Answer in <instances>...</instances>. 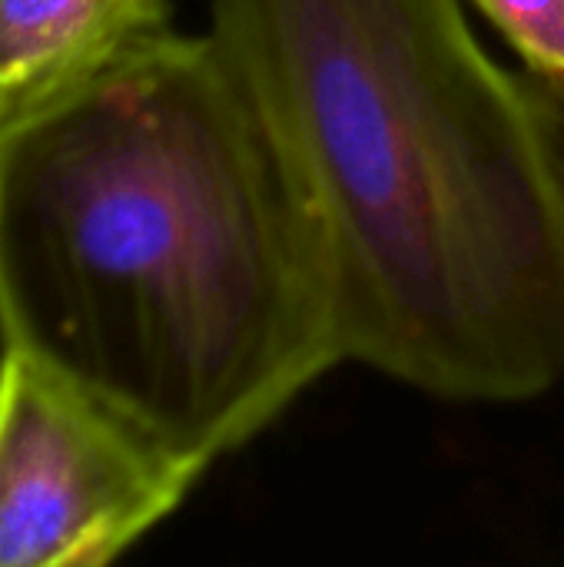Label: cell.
I'll return each mask as SVG.
<instances>
[{
  "label": "cell",
  "instance_id": "obj_1",
  "mask_svg": "<svg viewBox=\"0 0 564 567\" xmlns=\"http://www.w3.org/2000/svg\"><path fill=\"white\" fill-rule=\"evenodd\" d=\"M0 349L203 472L346 362L322 226L209 33L0 106Z\"/></svg>",
  "mask_w": 564,
  "mask_h": 567
},
{
  "label": "cell",
  "instance_id": "obj_2",
  "mask_svg": "<svg viewBox=\"0 0 564 567\" xmlns=\"http://www.w3.org/2000/svg\"><path fill=\"white\" fill-rule=\"evenodd\" d=\"M322 226L346 362L445 402L564 382V120L459 0H209Z\"/></svg>",
  "mask_w": 564,
  "mask_h": 567
},
{
  "label": "cell",
  "instance_id": "obj_3",
  "mask_svg": "<svg viewBox=\"0 0 564 567\" xmlns=\"http://www.w3.org/2000/svg\"><path fill=\"white\" fill-rule=\"evenodd\" d=\"M199 475L83 385L0 349V567L110 565Z\"/></svg>",
  "mask_w": 564,
  "mask_h": 567
},
{
  "label": "cell",
  "instance_id": "obj_4",
  "mask_svg": "<svg viewBox=\"0 0 564 567\" xmlns=\"http://www.w3.org/2000/svg\"><path fill=\"white\" fill-rule=\"evenodd\" d=\"M170 30V0H0V106L93 76Z\"/></svg>",
  "mask_w": 564,
  "mask_h": 567
},
{
  "label": "cell",
  "instance_id": "obj_5",
  "mask_svg": "<svg viewBox=\"0 0 564 567\" xmlns=\"http://www.w3.org/2000/svg\"><path fill=\"white\" fill-rule=\"evenodd\" d=\"M539 73V80L564 100V0H472Z\"/></svg>",
  "mask_w": 564,
  "mask_h": 567
}]
</instances>
